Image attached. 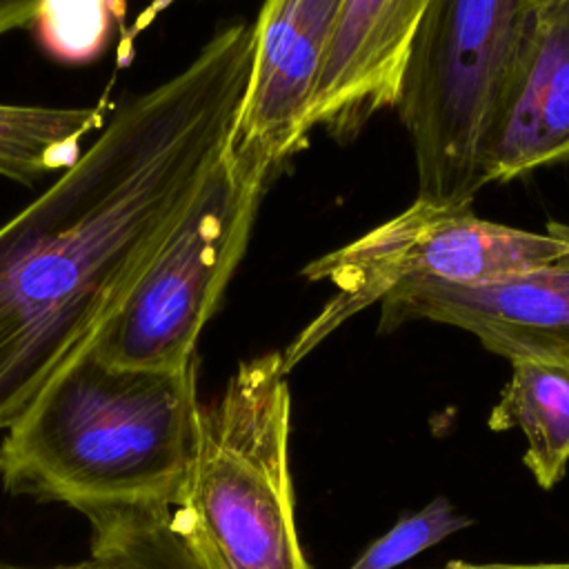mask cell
<instances>
[{"label":"cell","mask_w":569,"mask_h":569,"mask_svg":"<svg viewBox=\"0 0 569 569\" xmlns=\"http://www.w3.org/2000/svg\"><path fill=\"white\" fill-rule=\"evenodd\" d=\"M251 67L253 24L220 29L0 227V429L93 342L156 258L227 151Z\"/></svg>","instance_id":"1"},{"label":"cell","mask_w":569,"mask_h":569,"mask_svg":"<svg viewBox=\"0 0 569 569\" xmlns=\"http://www.w3.org/2000/svg\"><path fill=\"white\" fill-rule=\"evenodd\" d=\"M198 360L129 369L80 351L7 429L0 480L9 493L80 513L171 509L193 449Z\"/></svg>","instance_id":"2"},{"label":"cell","mask_w":569,"mask_h":569,"mask_svg":"<svg viewBox=\"0 0 569 569\" xmlns=\"http://www.w3.org/2000/svg\"><path fill=\"white\" fill-rule=\"evenodd\" d=\"M291 396L282 353L244 360L198 407L169 527L196 569H311L289 471Z\"/></svg>","instance_id":"3"},{"label":"cell","mask_w":569,"mask_h":569,"mask_svg":"<svg viewBox=\"0 0 569 569\" xmlns=\"http://www.w3.org/2000/svg\"><path fill=\"white\" fill-rule=\"evenodd\" d=\"M536 13L538 0H427L396 100L418 200L460 207L485 187V151Z\"/></svg>","instance_id":"4"},{"label":"cell","mask_w":569,"mask_h":569,"mask_svg":"<svg viewBox=\"0 0 569 569\" xmlns=\"http://www.w3.org/2000/svg\"><path fill=\"white\" fill-rule=\"evenodd\" d=\"M569 253V227L551 222L545 233L482 220L471 204L418 200L349 244L302 269L311 282H329L336 296L282 353L289 373L342 322L407 280L489 284Z\"/></svg>","instance_id":"5"},{"label":"cell","mask_w":569,"mask_h":569,"mask_svg":"<svg viewBox=\"0 0 569 569\" xmlns=\"http://www.w3.org/2000/svg\"><path fill=\"white\" fill-rule=\"evenodd\" d=\"M264 180L224 156L156 258L91 342L116 367L180 369L231 280L258 213Z\"/></svg>","instance_id":"6"},{"label":"cell","mask_w":569,"mask_h":569,"mask_svg":"<svg viewBox=\"0 0 569 569\" xmlns=\"http://www.w3.org/2000/svg\"><path fill=\"white\" fill-rule=\"evenodd\" d=\"M345 0H264L253 24V67L227 158L262 178L309 136L311 93Z\"/></svg>","instance_id":"7"},{"label":"cell","mask_w":569,"mask_h":569,"mask_svg":"<svg viewBox=\"0 0 569 569\" xmlns=\"http://www.w3.org/2000/svg\"><path fill=\"white\" fill-rule=\"evenodd\" d=\"M413 320L473 333L511 360L569 365V253L489 284L407 280L380 300V331Z\"/></svg>","instance_id":"8"},{"label":"cell","mask_w":569,"mask_h":569,"mask_svg":"<svg viewBox=\"0 0 569 569\" xmlns=\"http://www.w3.org/2000/svg\"><path fill=\"white\" fill-rule=\"evenodd\" d=\"M427 0H345L327 47L307 129L349 138L380 109L396 107L407 53Z\"/></svg>","instance_id":"9"},{"label":"cell","mask_w":569,"mask_h":569,"mask_svg":"<svg viewBox=\"0 0 569 569\" xmlns=\"http://www.w3.org/2000/svg\"><path fill=\"white\" fill-rule=\"evenodd\" d=\"M569 160V0H540L516 82L491 131L482 180Z\"/></svg>","instance_id":"10"},{"label":"cell","mask_w":569,"mask_h":569,"mask_svg":"<svg viewBox=\"0 0 569 569\" xmlns=\"http://www.w3.org/2000/svg\"><path fill=\"white\" fill-rule=\"evenodd\" d=\"M491 431L520 429L525 467L542 489L556 487L569 465V365L511 360V376L493 405Z\"/></svg>","instance_id":"11"},{"label":"cell","mask_w":569,"mask_h":569,"mask_svg":"<svg viewBox=\"0 0 569 569\" xmlns=\"http://www.w3.org/2000/svg\"><path fill=\"white\" fill-rule=\"evenodd\" d=\"M107 102L93 107H36L0 102V176L31 184L69 169L82 140L107 122Z\"/></svg>","instance_id":"12"},{"label":"cell","mask_w":569,"mask_h":569,"mask_svg":"<svg viewBox=\"0 0 569 569\" xmlns=\"http://www.w3.org/2000/svg\"><path fill=\"white\" fill-rule=\"evenodd\" d=\"M87 520L91 556L49 569H196L169 527V509H107Z\"/></svg>","instance_id":"13"},{"label":"cell","mask_w":569,"mask_h":569,"mask_svg":"<svg viewBox=\"0 0 569 569\" xmlns=\"http://www.w3.org/2000/svg\"><path fill=\"white\" fill-rule=\"evenodd\" d=\"M471 518L456 511V507L438 496L420 511L400 518L387 533L376 538L347 569H396L425 549L469 527Z\"/></svg>","instance_id":"14"},{"label":"cell","mask_w":569,"mask_h":569,"mask_svg":"<svg viewBox=\"0 0 569 569\" xmlns=\"http://www.w3.org/2000/svg\"><path fill=\"white\" fill-rule=\"evenodd\" d=\"M31 24L51 56L80 62L102 49L111 27V0H42Z\"/></svg>","instance_id":"15"},{"label":"cell","mask_w":569,"mask_h":569,"mask_svg":"<svg viewBox=\"0 0 569 569\" xmlns=\"http://www.w3.org/2000/svg\"><path fill=\"white\" fill-rule=\"evenodd\" d=\"M42 0H0V36L36 20Z\"/></svg>","instance_id":"16"},{"label":"cell","mask_w":569,"mask_h":569,"mask_svg":"<svg viewBox=\"0 0 569 569\" xmlns=\"http://www.w3.org/2000/svg\"><path fill=\"white\" fill-rule=\"evenodd\" d=\"M440 569H569V562H449Z\"/></svg>","instance_id":"17"},{"label":"cell","mask_w":569,"mask_h":569,"mask_svg":"<svg viewBox=\"0 0 569 569\" xmlns=\"http://www.w3.org/2000/svg\"><path fill=\"white\" fill-rule=\"evenodd\" d=\"M538 2H540V0H538Z\"/></svg>","instance_id":"18"}]
</instances>
